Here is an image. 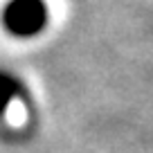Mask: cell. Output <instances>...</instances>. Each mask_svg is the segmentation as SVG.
<instances>
[{
    "mask_svg": "<svg viewBox=\"0 0 153 153\" xmlns=\"http://www.w3.org/2000/svg\"><path fill=\"white\" fill-rule=\"evenodd\" d=\"M50 11L45 0H9L2 11V25L18 38L36 36L45 29Z\"/></svg>",
    "mask_w": 153,
    "mask_h": 153,
    "instance_id": "cell-1",
    "label": "cell"
},
{
    "mask_svg": "<svg viewBox=\"0 0 153 153\" xmlns=\"http://www.w3.org/2000/svg\"><path fill=\"white\" fill-rule=\"evenodd\" d=\"M20 97H25L23 83L9 72H0V117L7 113L11 101L20 99Z\"/></svg>",
    "mask_w": 153,
    "mask_h": 153,
    "instance_id": "cell-2",
    "label": "cell"
}]
</instances>
